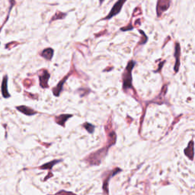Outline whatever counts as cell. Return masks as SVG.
Instances as JSON below:
<instances>
[{
  "label": "cell",
  "instance_id": "6da1fadb",
  "mask_svg": "<svg viewBox=\"0 0 195 195\" xmlns=\"http://www.w3.org/2000/svg\"><path fill=\"white\" fill-rule=\"evenodd\" d=\"M109 148L110 147L108 146H107L106 147H103V148L98 150V151L91 153L89 156L85 158V160L90 166H99L102 158H104L106 156V155L107 154Z\"/></svg>",
  "mask_w": 195,
  "mask_h": 195
},
{
  "label": "cell",
  "instance_id": "7a4b0ae2",
  "mask_svg": "<svg viewBox=\"0 0 195 195\" xmlns=\"http://www.w3.org/2000/svg\"><path fill=\"white\" fill-rule=\"evenodd\" d=\"M134 60H131L127 65L124 72L123 73V88L124 90L133 88L132 85V70L135 66Z\"/></svg>",
  "mask_w": 195,
  "mask_h": 195
},
{
  "label": "cell",
  "instance_id": "3957f363",
  "mask_svg": "<svg viewBox=\"0 0 195 195\" xmlns=\"http://www.w3.org/2000/svg\"><path fill=\"white\" fill-rule=\"evenodd\" d=\"M121 169H119V168H115V169H113L112 171H109V172H106L104 175H106L107 177H104L103 179V186H102V189L103 191L105 192V194H108V185H109V181L111 180L112 177H114L115 175H117V173L121 172Z\"/></svg>",
  "mask_w": 195,
  "mask_h": 195
},
{
  "label": "cell",
  "instance_id": "277c9868",
  "mask_svg": "<svg viewBox=\"0 0 195 195\" xmlns=\"http://www.w3.org/2000/svg\"><path fill=\"white\" fill-rule=\"evenodd\" d=\"M126 1L127 0H117L116 3H115V4L114 5L113 7H112L110 12H109V13L107 14V16L104 18V20H109L111 19V18H113V17H115V15H118L120 12V11H121L124 3L126 2Z\"/></svg>",
  "mask_w": 195,
  "mask_h": 195
},
{
  "label": "cell",
  "instance_id": "5b68a950",
  "mask_svg": "<svg viewBox=\"0 0 195 195\" xmlns=\"http://www.w3.org/2000/svg\"><path fill=\"white\" fill-rule=\"evenodd\" d=\"M171 5V0H158L156 5L157 16L160 17L163 12L169 9Z\"/></svg>",
  "mask_w": 195,
  "mask_h": 195
},
{
  "label": "cell",
  "instance_id": "8992f818",
  "mask_svg": "<svg viewBox=\"0 0 195 195\" xmlns=\"http://www.w3.org/2000/svg\"><path fill=\"white\" fill-rule=\"evenodd\" d=\"M50 75L48 71L46 69H42L39 73V82L40 85L43 88H47L49 87L48 81L50 79Z\"/></svg>",
  "mask_w": 195,
  "mask_h": 195
},
{
  "label": "cell",
  "instance_id": "52a82bcc",
  "mask_svg": "<svg viewBox=\"0 0 195 195\" xmlns=\"http://www.w3.org/2000/svg\"><path fill=\"white\" fill-rule=\"evenodd\" d=\"M175 58V64L174 66V70L175 73H177L179 70V66H180V57H181V47L180 44L178 42L175 43V54H174Z\"/></svg>",
  "mask_w": 195,
  "mask_h": 195
},
{
  "label": "cell",
  "instance_id": "ba28073f",
  "mask_svg": "<svg viewBox=\"0 0 195 195\" xmlns=\"http://www.w3.org/2000/svg\"><path fill=\"white\" fill-rule=\"evenodd\" d=\"M16 109L21 113L24 114V115H27V116H32V115H36L37 114V111H34V109H32L31 107H28V106L25 105H21V106H17Z\"/></svg>",
  "mask_w": 195,
  "mask_h": 195
},
{
  "label": "cell",
  "instance_id": "9c48e42d",
  "mask_svg": "<svg viewBox=\"0 0 195 195\" xmlns=\"http://www.w3.org/2000/svg\"><path fill=\"white\" fill-rule=\"evenodd\" d=\"M1 92L3 98H8L11 96L9 92H8V76H5L3 77L1 85Z\"/></svg>",
  "mask_w": 195,
  "mask_h": 195
},
{
  "label": "cell",
  "instance_id": "30bf717a",
  "mask_svg": "<svg viewBox=\"0 0 195 195\" xmlns=\"http://www.w3.org/2000/svg\"><path fill=\"white\" fill-rule=\"evenodd\" d=\"M69 76H70V74H69L68 76H65L64 78H63L61 81H60V82H59L58 85H57V86L55 87V88H53V95H54V96H57V97H58L59 96H60V92H61L63 91V85H64V83L66 82V79L69 78Z\"/></svg>",
  "mask_w": 195,
  "mask_h": 195
},
{
  "label": "cell",
  "instance_id": "8fae6325",
  "mask_svg": "<svg viewBox=\"0 0 195 195\" xmlns=\"http://www.w3.org/2000/svg\"><path fill=\"white\" fill-rule=\"evenodd\" d=\"M73 115H61L55 117L54 120L57 124L60 125L62 127H65V123L67 121L68 119L71 118Z\"/></svg>",
  "mask_w": 195,
  "mask_h": 195
},
{
  "label": "cell",
  "instance_id": "7c38bea8",
  "mask_svg": "<svg viewBox=\"0 0 195 195\" xmlns=\"http://www.w3.org/2000/svg\"><path fill=\"white\" fill-rule=\"evenodd\" d=\"M185 155L188 158H189L191 160H194V141L191 140L190 141V142L188 143V147L185 150Z\"/></svg>",
  "mask_w": 195,
  "mask_h": 195
},
{
  "label": "cell",
  "instance_id": "4fadbf2b",
  "mask_svg": "<svg viewBox=\"0 0 195 195\" xmlns=\"http://www.w3.org/2000/svg\"><path fill=\"white\" fill-rule=\"evenodd\" d=\"M53 53H54V50L52 48L49 47V48H46L43 50L41 53V56L42 57H44L45 60H51V59L53 58Z\"/></svg>",
  "mask_w": 195,
  "mask_h": 195
},
{
  "label": "cell",
  "instance_id": "5bb4252c",
  "mask_svg": "<svg viewBox=\"0 0 195 195\" xmlns=\"http://www.w3.org/2000/svg\"><path fill=\"white\" fill-rule=\"evenodd\" d=\"M62 161H63V160H62V159L53 160V161L45 163V164H44V165H43V166H40L39 169H43V170H45V169H47V170L51 171L52 169H53V167L55 166V165L57 164V163L60 162H62Z\"/></svg>",
  "mask_w": 195,
  "mask_h": 195
},
{
  "label": "cell",
  "instance_id": "9a60e30c",
  "mask_svg": "<svg viewBox=\"0 0 195 195\" xmlns=\"http://www.w3.org/2000/svg\"><path fill=\"white\" fill-rule=\"evenodd\" d=\"M82 127H83L84 128H85V130H86L87 131H88L89 134H93L95 131V126L93 124H92V123H88V122H85V123H83V125H82Z\"/></svg>",
  "mask_w": 195,
  "mask_h": 195
},
{
  "label": "cell",
  "instance_id": "2e32d148",
  "mask_svg": "<svg viewBox=\"0 0 195 195\" xmlns=\"http://www.w3.org/2000/svg\"><path fill=\"white\" fill-rule=\"evenodd\" d=\"M66 16V13H63V12H59V11H57V13L55 14V15L53 16V18H52L51 21H53L54 20L63 19V18H64Z\"/></svg>",
  "mask_w": 195,
  "mask_h": 195
},
{
  "label": "cell",
  "instance_id": "e0dca14e",
  "mask_svg": "<svg viewBox=\"0 0 195 195\" xmlns=\"http://www.w3.org/2000/svg\"><path fill=\"white\" fill-rule=\"evenodd\" d=\"M23 84L24 85H25V87H26V88H29V87L31 86V85L33 84V81L31 80V79H25V80L23 82Z\"/></svg>",
  "mask_w": 195,
  "mask_h": 195
},
{
  "label": "cell",
  "instance_id": "ac0fdd59",
  "mask_svg": "<svg viewBox=\"0 0 195 195\" xmlns=\"http://www.w3.org/2000/svg\"><path fill=\"white\" fill-rule=\"evenodd\" d=\"M18 42H11V43H9V44H6V47L7 49H12L13 47H16L17 45H18Z\"/></svg>",
  "mask_w": 195,
  "mask_h": 195
},
{
  "label": "cell",
  "instance_id": "d6986e66",
  "mask_svg": "<svg viewBox=\"0 0 195 195\" xmlns=\"http://www.w3.org/2000/svg\"><path fill=\"white\" fill-rule=\"evenodd\" d=\"M104 0H99V2H100V5H101H101H102V3L104 2Z\"/></svg>",
  "mask_w": 195,
  "mask_h": 195
}]
</instances>
